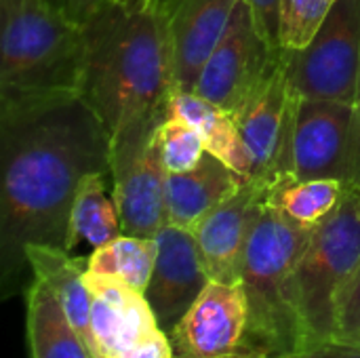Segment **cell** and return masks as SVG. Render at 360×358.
I'll return each mask as SVG.
<instances>
[{
  "label": "cell",
  "instance_id": "obj_1",
  "mask_svg": "<svg viewBox=\"0 0 360 358\" xmlns=\"http://www.w3.org/2000/svg\"><path fill=\"white\" fill-rule=\"evenodd\" d=\"M112 139L80 93L0 106V287L8 298L27 268L25 249L68 251L76 190L110 173Z\"/></svg>",
  "mask_w": 360,
  "mask_h": 358
},
{
  "label": "cell",
  "instance_id": "obj_2",
  "mask_svg": "<svg viewBox=\"0 0 360 358\" xmlns=\"http://www.w3.org/2000/svg\"><path fill=\"white\" fill-rule=\"evenodd\" d=\"M82 25L80 95L103 120L110 139L165 120L175 84L162 0H105Z\"/></svg>",
  "mask_w": 360,
  "mask_h": 358
},
{
  "label": "cell",
  "instance_id": "obj_3",
  "mask_svg": "<svg viewBox=\"0 0 360 358\" xmlns=\"http://www.w3.org/2000/svg\"><path fill=\"white\" fill-rule=\"evenodd\" d=\"M84 25L49 0H0V106L80 93Z\"/></svg>",
  "mask_w": 360,
  "mask_h": 358
},
{
  "label": "cell",
  "instance_id": "obj_4",
  "mask_svg": "<svg viewBox=\"0 0 360 358\" xmlns=\"http://www.w3.org/2000/svg\"><path fill=\"white\" fill-rule=\"evenodd\" d=\"M310 232L312 228L291 222L266 203L240 266L238 283L247 300V333L240 354L285 357L306 348L293 274Z\"/></svg>",
  "mask_w": 360,
  "mask_h": 358
},
{
  "label": "cell",
  "instance_id": "obj_5",
  "mask_svg": "<svg viewBox=\"0 0 360 358\" xmlns=\"http://www.w3.org/2000/svg\"><path fill=\"white\" fill-rule=\"evenodd\" d=\"M360 264V188H346L340 205L312 228L297 260L293 293L306 346L333 340L338 298Z\"/></svg>",
  "mask_w": 360,
  "mask_h": 358
},
{
  "label": "cell",
  "instance_id": "obj_6",
  "mask_svg": "<svg viewBox=\"0 0 360 358\" xmlns=\"http://www.w3.org/2000/svg\"><path fill=\"white\" fill-rule=\"evenodd\" d=\"M283 55L302 99L360 103V0H333L314 38Z\"/></svg>",
  "mask_w": 360,
  "mask_h": 358
},
{
  "label": "cell",
  "instance_id": "obj_7",
  "mask_svg": "<svg viewBox=\"0 0 360 358\" xmlns=\"http://www.w3.org/2000/svg\"><path fill=\"white\" fill-rule=\"evenodd\" d=\"M302 97L295 93L285 55L236 112V124L249 156V181L266 188L293 175V137Z\"/></svg>",
  "mask_w": 360,
  "mask_h": 358
},
{
  "label": "cell",
  "instance_id": "obj_8",
  "mask_svg": "<svg viewBox=\"0 0 360 358\" xmlns=\"http://www.w3.org/2000/svg\"><path fill=\"white\" fill-rule=\"evenodd\" d=\"M162 120L141 124L112 139L114 203L122 234L156 238L167 222V169L156 143Z\"/></svg>",
  "mask_w": 360,
  "mask_h": 358
},
{
  "label": "cell",
  "instance_id": "obj_9",
  "mask_svg": "<svg viewBox=\"0 0 360 358\" xmlns=\"http://www.w3.org/2000/svg\"><path fill=\"white\" fill-rule=\"evenodd\" d=\"M293 175L360 188V103L302 99L293 137Z\"/></svg>",
  "mask_w": 360,
  "mask_h": 358
},
{
  "label": "cell",
  "instance_id": "obj_10",
  "mask_svg": "<svg viewBox=\"0 0 360 358\" xmlns=\"http://www.w3.org/2000/svg\"><path fill=\"white\" fill-rule=\"evenodd\" d=\"M93 293L91 329L97 358H173L169 335L160 329L146 295L122 281L86 270Z\"/></svg>",
  "mask_w": 360,
  "mask_h": 358
},
{
  "label": "cell",
  "instance_id": "obj_11",
  "mask_svg": "<svg viewBox=\"0 0 360 358\" xmlns=\"http://www.w3.org/2000/svg\"><path fill=\"white\" fill-rule=\"evenodd\" d=\"M283 51H274L257 32L251 6L240 0L219 44L205 63L194 93L236 116L243 103L276 65Z\"/></svg>",
  "mask_w": 360,
  "mask_h": 358
},
{
  "label": "cell",
  "instance_id": "obj_12",
  "mask_svg": "<svg viewBox=\"0 0 360 358\" xmlns=\"http://www.w3.org/2000/svg\"><path fill=\"white\" fill-rule=\"evenodd\" d=\"M247 333V300L240 283L211 281L169 333L173 358H232Z\"/></svg>",
  "mask_w": 360,
  "mask_h": 358
},
{
  "label": "cell",
  "instance_id": "obj_13",
  "mask_svg": "<svg viewBox=\"0 0 360 358\" xmlns=\"http://www.w3.org/2000/svg\"><path fill=\"white\" fill-rule=\"evenodd\" d=\"M154 272L143 291L160 329L169 335L211 283L205 260L190 230L167 224L158 234Z\"/></svg>",
  "mask_w": 360,
  "mask_h": 358
},
{
  "label": "cell",
  "instance_id": "obj_14",
  "mask_svg": "<svg viewBox=\"0 0 360 358\" xmlns=\"http://www.w3.org/2000/svg\"><path fill=\"white\" fill-rule=\"evenodd\" d=\"M268 203V188L247 181L228 200L209 211L192 230L211 281L236 285L253 228Z\"/></svg>",
  "mask_w": 360,
  "mask_h": 358
},
{
  "label": "cell",
  "instance_id": "obj_15",
  "mask_svg": "<svg viewBox=\"0 0 360 358\" xmlns=\"http://www.w3.org/2000/svg\"><path fill=\"white\" fill-rule=\"evenodd\" d=\"M240 0H162L175 91H194Z\"/></svg>",
  "mask_w": 360,
  "mask_h": 358
},
{
  "label": "cell",
  "instance_id": "obj_16",
  "mask_svg": "<svg viewBox=\"0 0 360 358\" xmlns=\"http://www.w3.org/2000/svg\"><path fill=\"white\" fill-rule=\"evenodd\" d=\"M247 184L224 160L205 152L200 162L184 173H167V222L194 230V226L217 205Z\"/></svg>",
  "mask_w": 360,
  "mask_h": 358
},
{
  "label": "cell",
  "instance_id": "obj_17",
  "mask_svg": "<svg viewBox=\"0 0 360 358\" xmlns=\"http://www.w3.org/2000/svg\"><path fill=\"white\" fill-rule=\"evenodd\" d=\"M27 268L32 276L42 281L61 302L65 314L70 317L76 331L82 335L86 348L95 357V340L91 329V312H93V293L86 285V262L70 257V251L34 245L25 249Z\"/></svg>",
  "mask_w": 360,
  "mask_h": 358
},
{
  "label": "cell",
  "instance_id": "obj_18",
  "mask_svg": "<svg viewBox=\"0 0 360 358\" xmlns=\"http://www.w3.org/2000/svg\"><path fill=\"white\" fill-rule=\"evenodd\" d=\"M25 335L30 358H93L57 295L34 276L25 289Z\"/></svg>",
  "mask_w": 360,
  "mask_h": 358
},
{
  "label": "cell",
  "instance_id": "obj_19",
  "mask_svg": "<svg viewBox=\"0 0 360 358\" xmlns=\"http://www.w3.org/2000/svg\"><path fill=\"white\" fill-rule=\"evenodd\" d=\"M167 118H179L192 124L200 133L207 152L224 160L245 181H249V156L232 114L194 91H175L167 103Z\"/></svg>",
  "mask_w": 360,
  "mask_h": 358
},
{
  "label": "cell",
  "instance_id": "obj_20",
  "mask_svg": "<svg viewBox=\"0 0 360 358\" xmlns=\"http://www.w3.org/2000/svg\"><path fill=\"white\" fill-rule=\"evenodd\" d=\"M103 175L105 173H89L76 190L70 217L68 251L80 243L99 249L122 234L120 215L114 196L105 194Z\"/></svg>",
  "mask_w": 360,
  "mask_h": 358
},
{
  "label": "cell",
  "instance_id": "obj_21",
  "mask_svg": "<svg viewBox=\"0 0 360 358\" xmlns=\"http://www.w3.org/2000/svg\"><path fill=\"white\" fill-rule=\"evenodd\" d=\"M346 186L333 179H300L287 175L268 188V205L285 213L291 222L314 228L342 200Z\"/></svg>",
  "mask_w": 360,
  "mask_h": 358
},
{
  "label": "cell",
  "instance_id": "obj_22",
  "mask_svg": "<svg viewBox=\"0 0 360 358\" xmlns=\"http://www.w3.org/2000/svg\"><path fill=\"white\" fill-rule=\"evenodd\" d=\"M156 255V238L120 234L108 245L93 249L91 257L86 260V270L99 276L122 281L124 285L143 293L154 272Z\"/></svg>",
  "mask_w": 360,
  "mask_h": 358
},
{
  "label": "cell",
  "instance_id": "obj_23",
  "mask_svg": "<svg viewBox=\"0 0 360 358\" xmlns=\"http://www.w3.org/2000/svg\"><path fill=\"white\" fill-rule=\"evenodd\" d=\"M156 143L167 173H184L194 169L207 152L200 133L179 118H165L160 122Z\"/></svg>",
  "mask_w": 360,
  "mask_h": 358
},
{
  "label": "cell",
  "instance_id": "obj_24",
  "mask_svg": "<svg viewBox=\"0 0 360 358\" xmlns=\"http://www.w3.org/2000/svg\"><path fill=\"white\" fill-rule=\"evenodd\" d=\"M331 6L333 0H281V17H278L281 49L283 51L304 49L323 25Z\"/></svg>",
  "mask_w": 360,
  "mask_h": 358
},
{
  "label": "cell",
  "instance_id": "obj_25",
  "mask_svg": "<svg viewBox=\"0 0 360 358\" xmlns=\"http://www.w3.org/2000/svg\"><path fill=\"white\" fill-rule=\"evenodd\" d=\"M333 340L360 346V264L338 298Z\"/></svg>",
  "mask_w": 360,
  "mask_h": 358
},
{
  "label": "cell",
  "instance_id": "obj_26",
  "mask_svg": "<svg viewBox=\"0 0 360 358\" xmlns=\"http://www.w3.org/2000/svg\"><path fill=\"white\" fill-rule=\"evenodd\" d=\"M247 4L251 6L255 27H257V32L262 34V38H264L274 51H283V49H281V40H278L281 0H247Z\"/></svg>",
  "mask_w": 360,
  "mask_h": 358
},
{
  "label": "cell",
  "instance_id": "obj_27",
  "mask_svg": "<svg viewBox=\"0 0 360 358\" xmlns=\"http://www.w3.org/2000/svg\"><path fill=\"white\" fill-rule=\"evenodd\" d=\"M278 358H360V346L329 340V342L312 344V346H306L297 352H291V354Z\"/></svg>",
  "mask_w": 360,
  "mask_h": 358
},
{
  "label": "cell",
  "instance_id": "obj_28",
  "mask_svg": "<svg viewBox=\"0 0 360 358\" xmlns=\"http://www.w3.org/2000/svg\"><path fill=\"white\" fill-rule=\"evenodd\" d=\"M105 0H68L65 4V13L70 15V19L78 21V23H86V19L103 4Z\"/></svg>",
  "mask_w": 360,
  "mask_h": 358
},
{
  "label": "cell",
  "instance_id": "obj_29",
  "mask_svg": "<svg viewBox=\"0 0 360 358\" xmlns=\"http://www.w3.org/2000/svg\"><path fill=\"white\" fill-rule=\"evenodd\" d=\"M232 358H278V357H266V354H236Z\"/></svg>",
  "mask_w": 360,
  "mask_h": 358
},
{
  "label": "cell",
  "instance_id": "obj_30",
  "mask_svg": "<svg viewBox=\"0 0 360 358\" xmlns=\"http://www.w3.org/2000/svg\"><path fill=\"white\" fill-rule=\"evenodd\" d=\"M49 2H53L55 6H59V8H63V11H65V4H68V0H49Z\"/></svg>",
  "mask_w": 360,
  "mask_h": 358
},
{
  "label": "cell",
  "instance_id": "obj_31",
  "mask_svg": "<svg viewBox=\"0 0 360 358\" xmlns=\"http://www.w3.org/2000/svg\"><path fill=\"white\" fill-rule=\"evenodd\" d=\"M116 2H160V0H116Z\"/></svg>",
  "mask_w": 360,
  "mask_h": 358
}]
</instances>
